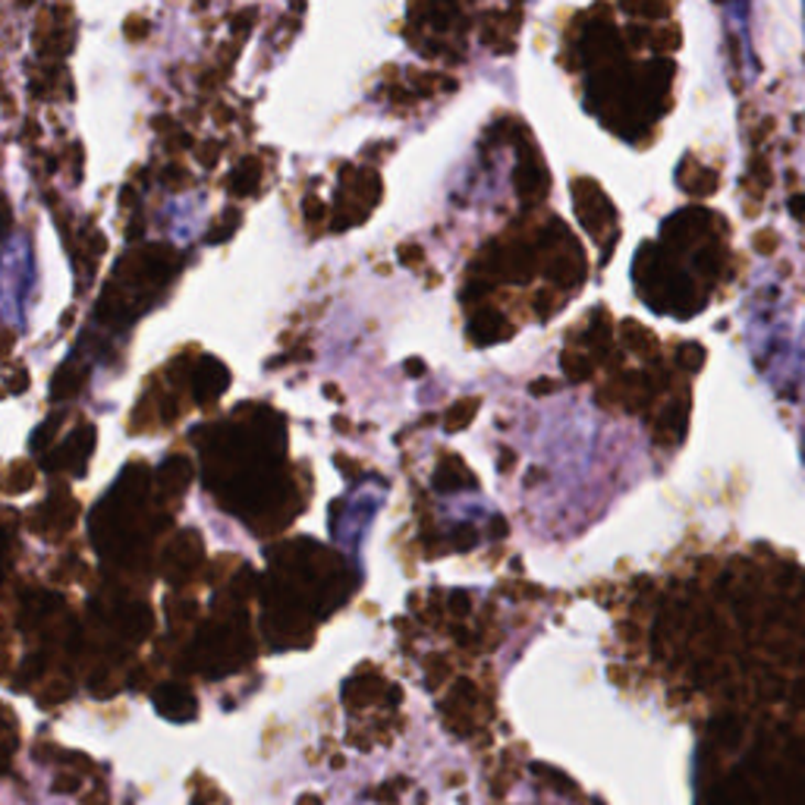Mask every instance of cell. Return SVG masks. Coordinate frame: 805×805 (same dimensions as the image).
I'll return each mask as SVG.
<instances>
[{"label": "cell", "instance_id": "1", "mask_svg": "<svg viewBox=\"0 0 805 805\" xmlns=\"http://www.w3.org/2000/svg\"><path fill=\"white\" fill-rule=\"evenodd\" d=\"M35 252L22 233L10 237L0 249V318L10 327L25 325L29 300L35 290Z\"/></svg>", "mask_w": 805, "mask_h": 805}]
</instances>
